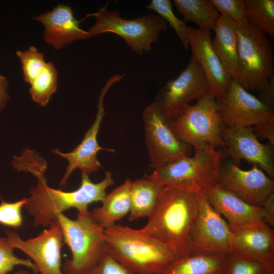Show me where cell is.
Here are the masks:
<instances>
[{
  "instance_id": "cell-36",
  "label": "cell",
  "mask_w": 274,
  "mask_h": 274,
  "mask_svg": "<svg viewBox=\"0 0 274 274\" xmlns=\"http://www.w3.org/2000/svg\"><path fill=\"white\" fill-rule=\"evenodd\" d=\"M271 110L274 108V76L268 81L265 87L258 92L257 97Z\"/></svg>"
},
{
  "instance_id": "cell-32",
  "label": "cell",
  "mask_w": 274,
  "mask_h": 274,
  "mask_svg": "<svg viewBox=\"0 0 274 274\" xmlns=\"http://www.w3.org/2000/svg\"><path fill=\"white\" fill-rule=\"evenodd\" d=\"M221 15L226 16L237 24L248 22L245 0H211Z\"/></svg>"
},
{
  "instance_id": "cell-15",
  "label": "cell",
  "mask_w": 274,
  "mask_h": 274,
  "mask_svg": "<svg viewBox=\"0 0 274 274\" xmlns=\"http://www.w3.org/2000/svg\"><path fill=\"white\" fill-rule=\"evenodd\" d=\"M222 139L227 156L239 166L245 160L264 170L269 177L274 178V146L268 142L261 143L252 127L231 128L223 126Z\"/></svg>"
},
{
  "instance_id": "cell-2",
  "label": "cell",
  "mask_w": 274,
  "mask_h": 274,
  "mask_svg": "<svg viewBox=\"0 0 274 274\" xmlns=\"http://www.w3.org/2000/svg\"><path fill=\"white\" fill-rule=\"evenodd\" d=\"M114 184L111 172H106L104 179L97 183H93L88 175L81 173L80 187L65 192L49 187L43 176L38 178L36 186L31 188V196L27 198L24 207L33 217L34 226H48L57 220L58 214L71 208H76L78 212L88 211L89 204L101 202L107 189Z\"/></svg>"
},
{
  "instance_id": "cell-16",
  "label": "cell",
  "mask_w": 274,
  "mask_h": 274,
  "mask_svg": "<svg viewBox=\"0 0 274 274\" xmlns=\"http://www.w3.org/2000/svg\"><path fill=\"white\" fill-rule=\"evenodd\" d=\"M231 230L201 192L192 236L193 253L212 252L231 254Z\"/></svg>"
},
{
  "instance_id": "cell-18",
  "label": "cell",
  "mask_w": 274,
  "mask_h": 274,
  "mask_svg": "<svg viewBox=\"0 0 274 274\" xmlns=\"http://www.w3.org/2000/svg\"><path fill=\"white\" fill-rule=\"evenodd\" d=\"M32 19L43 24V39L55 50H60L76 41L93 38L88 31L81 28V21L74 17L69 6L57 5L52 10L46 11Z\"/></svg>"
},
{
  "instance_id": "cell-6",
  "label": "cell",
  "mask_w": 274,
  "mask_h": 274,
  "mask_svg": "<svg viewBox=\"0 0 274 274\" xmlns=\"http://www.w3.org/2000/svg\"><path fill=\"white\" fill-rule=\"evenodd\" d=\"M172 128L194 151L224 148L222 139L223 125L216 99L210 94L194 105H186L169 119Z\"/></svg>"
},
{
  "instance_id": "cell-7",
  "label": "cell",
  "mask_w": 274,
  "mask_h": 274,
  "mask_svg": "<svg viewBox=\"0 0 274 274\" xmlns=\"http://www.w3.org/2000/svg\"><path fill=\"white\" fill-rule=\"evenodd\" d=\"M108 2L93 13L88 14L85 19L93 17L95 23L88 30L92 37L112 32L121 37L135 53L142 55L151 49V44L167 29V23L159 15H143L133 19L123 18L117 10L108 9Z\"/></svg>"
},
{
  "instance_id": "cell-40",
  "label": "cell",
  "mask_w": 274,
  "mask_h": 274,
  "mask_svg": "<svg viewBox=\"0 0 274 274\" xmlns=\"http://www.w3.org/2000/svg\"><path fill=\"white\" fill-rule=\"evenodd\" d=\"M38 272H34V273L33 274H37Z\"/></svg>"
},
{
  "instance_id": "cell-37",
  "label": "cell",
  "mask_w": 274,
  "mask_h": 274,
  "mask_svg": "<svg viewBox=\"0 0 274 274\" xmlns=\"http://www.w3.org/2000/svg\"><path fill=\"white\" fill-rule=\"evenodd\" d=\"M264 223L270 227H274V193L267 199L262 207Z\"/></svg>"
},
{
  "instance_id": "cell-30",
  "label": "cell",
  "mask_w": 274,
  "mask_h": 274,
  "mask_svg": "<svg viewBox=\"0 0 274 274\" xmlns=\"http://www.w3.org/2000/svg\"><path fill=\"white\" fill-rule=\"evenodd\" d=\"M225 274H274L263 263L230 254Z\"/></svg>"
},
{
  "instance_id": "cell-5",
  "label": "cell",
  "mask_w": 274,
  "mask_h": 274,
  "mask_svg": "<svg viewBox=\"0 0 274 274\" xmlns=\"http://www.w3.org/2000/svg\"><path fill=\"white\" fill-rule=\"evenodd\" d=\"M72 257L64 263L66 274H85L107 251L104 229L92 219L90 211L78 213L72 220L60 213L57 216Z\"/></svg>"
},
{
  "instance_id": "cell-12",
  "label": "cell",
  "mask_w": 274,
  "mask_h": 274,
  "mask_svg": "<svg viewBox=\"0 0 274 274\" xmlns=\"http://www.w3.org/2000/svg\"><path fill=\"white\" fill-rule=\"evenodd\" d=\"M217 184L248 203L260 207L274 193L273 180L259 167L253 165L250 169L244 170L225 159L220 168Z\"/></svg>"
},
{
  "instance_id": "cell-23",
  "label": "cell",
  "mask_w": 274,
  "mask_h": 274,
  "mask_svg": "<svg viewBox=\"0 0 274 274\" xmlns=\"http://www.w3.org/2000/svg\"><path fill=\"white\" fill-rule=\"evenodd\" d=\"M214 49L222 63L233 78L237 67L238 36L237 24L229 17L221 15L214 29Z\"/></svg>"
},
{
  "instance_id": "cell-20",
  "label": "cell",
  "mask_w": 274,
  "mask_h": 274,
  "mask_svg": "<svg viewBox=\"0 0 274 274\" xmlns=\"http://www.w3.org/2000/svg\"><path fill=\"white\" fill-rule=\"evenodd\" d=\"M202 192L211 206L226 218L231 229L251 225H266L262 207L248 203L218 184Z\"/></svg>"
},
{
  "instance_id": "cell-28",
  "label": "cell",
  "mask_w": 274,
  "mask_h": 274,
  "mask_svg": "<svg viewBox=\"0 0 274 274\" xmlns=\"http://www.w3.org/2000/svg\"><path fill=\"white\" fill-rule=\"evenodd\" d=\"M146 8L157 12L159 16L174 29L184 48L189 49L188 26L183 20L178 18L174 13L173 5L169 0H152Z\"/></svg>"
},
{
  "instance_id": "cell-38",
  "label": "cell",
  "mask_w": 274,
  "mask_h": 274,
  "mask_svg": "<svg viewBox=\"0 0 274 274\" xmlns=\"http://www.w3.org/2000/svg\"><path fill=\"white\" fill-rule=\"evenodd\" d=\"M9 82L6 77L0 74V113L10 99L8 93Z\"/></svg>"
},
{
  "instance_id": "cell-17",
  "label": "cell",
  "mask_w": 274,
  "mask_h": 274,
  "mask_svg": "<svg viewBox=\"0 0 274 274\" xmlns=\"http://www.w3.org/2000/svg\"><path fill=\"white\" fill-rule=\"evenodd\" d=\"M188 34L191 56L203 72L209 94L217 99L225 92L232 78L214 49L211 31L188 26Z\"/></svg>"
},
{
  "instance_id": "cell-25",
  "label": "cell",
  "mask_w": 274,
  "mask_h": 274,
  "mask_svg": "<svg viewBox=\"0 0 274 274\" xmlns=\"http://www.w3.org/2000/svg\"><path fill=\"white\" fill-rule=\"evenodd\" d=\"M173 2L178 12L183 16V20L193 22L198 28L213 30L221 16L211 0H174Z\"/></svg>"
},
{
  "instance_id": "cell-3",
  "label": "cell",
  "mask_w": 274,
  "mask_h": 274,
  "mask_svg": "<svg viewBox=\"0 0 274 274\" xmlns=\"http://www.w3.org/2000/svg\"><path fill=\"white\" fill-rule=\"evenodd\" d=\"M108 254L135 274H162L177 258L140 229L120 224L104 229Z\"/></svg>"
},
{
  "instance_id": "cell-24",
  "label": "cell",
  "mask_w": 274,
  "mask_h": 274,
  "mask_svg": "<svg viewBox=\"0 0 274 274\" xmlns=\"http://www.w3.org/2000/svg\"><path fill=\"white\" fill-rule=\"evenodd\" d=\"M165 187L149 175L132 182L130 190L131 209L129 220L149 217Z\"/></svg>"
},
{
  "instance_id": "cell-13",
  "label": "cell",
  "mask_w": 274,
  "mask_h": 274,
  "mask_svg": "<svg viewBox=\"0 0 274 274\" xmlns=\"http://www.w3.org/2000/svg\"><path fill=\"white\" fill-rule=\"evenodd\" d=\"M49 228L37 236L22 239L12 231H5L10 246L18 249L31 258L41 274H63L61 270V249L63 235L57 220L52 222Z\"/></svg>"
},
{
  "instance_id": "cell-29",
  "label": "cell",
  "mask_w": 274,
  "mask_h": 274,
  "mask_svg": "<svg viewBox=\"0 0 274 274\" xmlns=\"http://www.w3.org/2000/svg\"><path fill=\"white\" fill-rule=\"evenodd\" d=\"M16 54L21 64L23 80L30 85L45 67L44 54L33 46L26 50H18Z\"/></svg>"
},
{
  "instance_id": "cell-39",
  "label": "cell",
  "mask_w": 274,
  "mask_h": 274,
  "mask_svg": "<svg viewBox=\"0 0 274 274\" xmlns=\"http://www.w3.org/2000/svg\"><path fill=\"white\" fill-rule=\"evenodd\" d=\"M13 274H31L28 271L23 269H20L18 271H15Z\"/></svg>"
},
{
  "instance_id": "cell-22",
  "label": "cell",
  "mask_w": 274,
  "mask_h": 274,
  "mask_svg": "<svg viewBox=\"0 0 274 274\" xmlns=\"http://www.w3.org/2000/svg\"><path fill=\"white\" fill-rule=\"evenodd\" d=\"M230 254L200 252L176 258L162 274H225Z\"/></svg>"
},
{
  "instance_id": "cell-1",
  "label": "cell",
  "mask_w": 274,
  "mask_h": 274,
  "mask_svg": "<svg viewBox=\"0 0 274 274\" xmlns=\"http://www.w3.org/2000/svg\"><path fill=\"white\" fill-rule=\"evenodd\" d=\"M202 191L166 186L140 230L166 246L178 258L193 253L192 236Z\"/></svg>"
},
{
  "instance_id": "cell-26",
  "label": "cell",
  "mask_w": 274,
  "mask_h": 274,
  "mask_svg": "<svg viewBox=\"0 0 274 274\" xmlns=\"http://www.w3.org/2000/svg\"><path fill=\"white\" fill-rule=\"evenodd\" d=\"M249 22L272 39L274 38V1L245 0Z\"/></svg>"
},
{
  "instance_id": "cell-33",
  "label": "cell",
  "mask_w": 274,
  "mask_h": 274,
  "mask_svg": "<svg viewBox=\"0 0 274 274\" xmlns=\"http://www.w3.org/2000/svg\"><path fill=\"white\" fill-rule=\"evenodd\" d=\"M24 198L14 202L3 201L0 204V224L8 227L18 228L22 225L21 210L26 202Z\"/></svg>"
},
{
  "instance_id": "cell-4",
  "label": "cell",
  "mask_w": 274,
  "mask_h": 274,
  "mask_svg": "<svg viewBox=\"0 0 274 274\" xmlns=\"http://www.w3.org/2000/svg\"><path fill=\"white\" fill-rule=\"evenodd\" d=\"M237 63L233 79L245 90L258 92L274 76L270 42L249 22L237 24Z\"/></svg>"
},
{
  "instance_id": "cell-34",
  "label": "cell",
  "mask_w": 274,
  "mask_h": 274,
  "mask_svg": "<svg viewBox=\"0 0 274 274\" xmlns=\"http://www.w3.org/2000/svg\"><path fill=\"white\" fill-rule=\"evenodd\" d=\"M85 274H135L111 257L107 251Z\"/></svg>"
},
{
  "instance_id": "cell-14",
  "label": "cell",
  "mask_w": 274,
  "mask_h": 274,
  "mask_svg": "<svg viewBox=\"0 0 274 274\" xmlns=\"http://www.w3.org/2000/svg\"><path fill=\"white\" fill-rule=\"evenodd\" d=\"M124 74H116L112 76L105 83L99 94L97 102V111L95 120L89 129L84 134L83 139L72 151L65 153L56 149L51 151L60 156L68 162L64 175L60 182V186L65 185L73 171L79 169L81 173L89 175L95 172L101 167V164L97 159V154L99 150H107L114 151L113 149H107L99 146L97 134L105 115L104 100L110 88L119 81Z\"/></svg>"
},
{
  "instance_id": "cell-35",
  "label": "cell",
  "mask_w": 274,
  "mask_h": 274,
  "mask_svg": "<svg viewBox=\"0 0 274 274\" xmlns=\"http://www.w3.org/2000/svg\"><path fill=\"white\" fill-rule=\"evenodd\" d=\"M252 128L257 138L267 139L269 143L274 146V117L267 119Z\"/></svg>"
},
{
  "instance_id": "cell-21",
  "label": "cell",
  "mask_w": 274,
  "mask_h": 274,
  "mask_svg": "<svg viewBox=\"0 0 274 274\" xmlns=\"http://www.w3.org/2000/svg\"><path fill=\"white\" fill-rule=\"evenodd\" d=\"M132 181L127 179L104 197L102 205L90 212L95 222L105 229L129 214L131 209L130 190Z\"/></svg>"
},
{
  "instance_id": "cell-27",
  "label": "cell",
  "mask_w": 274,
  "mask_h": 274,
  "mask_svg": "<svg viewBox=\"0 0 274 274\" xmlns=\"http://www.w3.org/2000/svg\"><path fill=\"white\" fill-rule=\"evenodd\" d=\"M58 72L51 61L47 62L45 67L30 84L29 93L32 99L44 107L57 88Z\"/></svg>"
},
{
  "instance_id": "cell-10",
  "label": "cell",
  "mask_w": 274,
  "mask_h": 274,
  "mask_svg": "<svg viewBox=\"0 0 274 274\" xmlns=\"http://www.w3.org/2000/svg\"><path fill=\"white\" fill-rule=\"evenodd\" d=\"M216 100L221 121L225 127L234 129L252 127L274 117L273 111L233 78L225 92Z\"/></svg>"
},
{
  "instance_id": "cell-11",
  "label": "cell",
  "mask_w": 274,
  "mask_h": 274,
  "mask_svg": "<svg viewBox=\"0 0 274 274\" xmlns=\"http://www.w3.org/2000/svg\"><path fill=\"white\" fill-rule=\"evenodd\" d=\"M209 94L203 72L191 56L187 67L177 78L167 81L156 95L154 102L171 119L186 105Z\"/></svg>"
},
{
  "instance_id": "cell-9",
  "label": "cell",
  "mask_w": 274,
  "mask_h": 274,
  "mask_svg": "<svg viewBox=\"0 0 274 274\" xmlns=\"http://www.w3.org/2000/svg\"><path fill=\"white\" fill-rule=\"evenodd\" d=\"M143 119L150 166L154 169L191 155L193 148L172 128L169 119L154 101L144 109Z\"/></svg>"
},
{
  "instance_id": "cell-19",
  "label": "cell",
  "mask_w": 274,
  "mask_h": 274,
  "mask_svg": "<svg viewBox=\"0 0 274 274\" xmlns=\"http://www.w3.org/2000/svg\"><path fill=\"white\" fill-rule=\"evenodd\" d=\"M231 230V254L263 263L274 270L273 228L255 224Z\"/></svg>"
},
{
  "instance_id": "cell-31",
  "label": "cell",
  "mask_w": 274,
  "mask_h": 274,
  "mask_svg": "<svg viewBox=\"0 0 274 274\" xmlns=\"http://www.w3.org/2000/svg\"><path fill=\"white\" fill-rule=\"evenodd\" d=\"M17 265H23L38 272L36 264L29 259L18 258L13 254V248L7 237H0V274H8Z\"/></svg>"
},
{
  "instance_id": "cell-8",
  "label": "cell",
  "mask_w": 274,
  "mask_h": 274,
  "mask_svg": "<svg viewBox=\"0 0 274 274\" xmlns=\"http://www.w3.org/2000/svg\"><path fill=\"white\" fill-rule=\"evenodd\" d=\"M194 151L154 169L149 175L164 186H184L202 191L217 184L220 167L227 156L225 149Z\"/></svg>"
}]
</instances>
